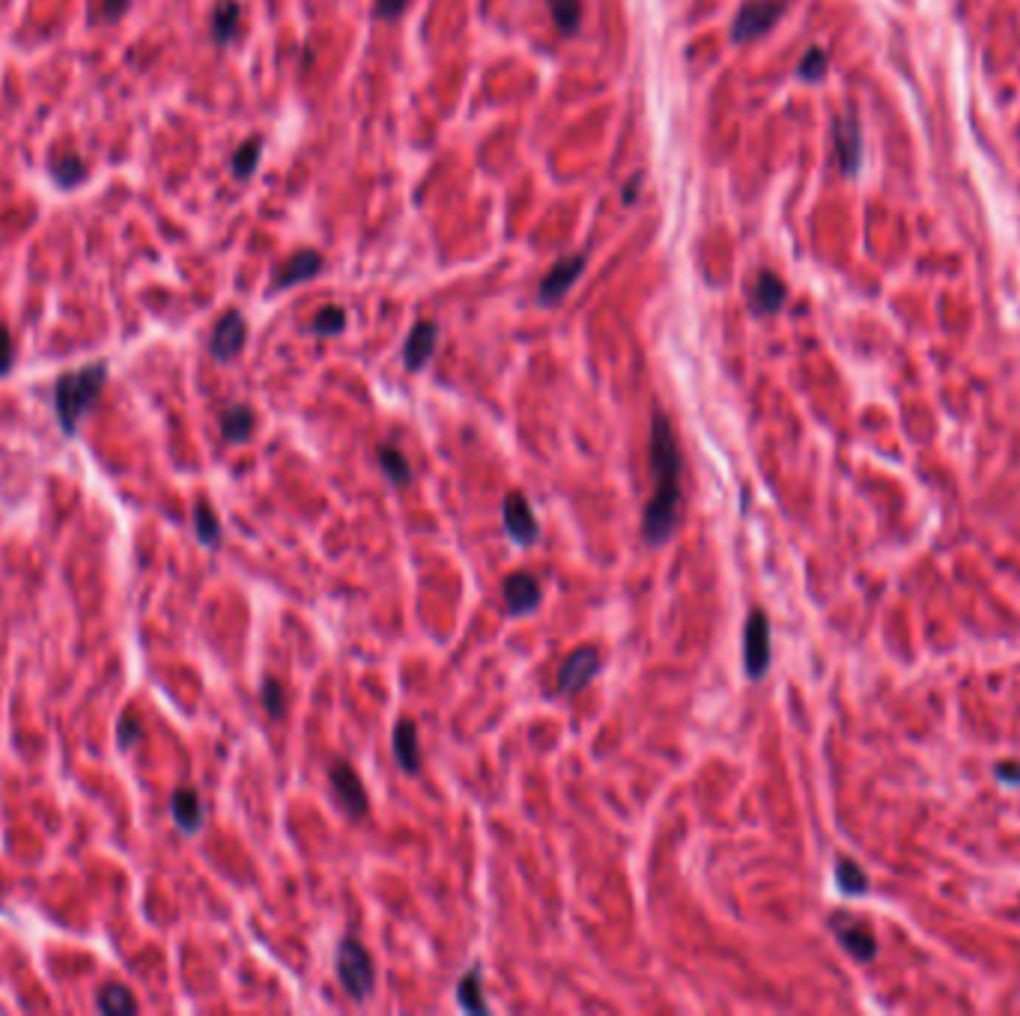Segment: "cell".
Instances as JSON below:
<instances>
[{
  "instance_id": "obj_1",
  "label": "cell",
  "mask_w": 1020,
  "mask_h": 1016,
  "mask_svg": "<svg viewBox=\"0 0 1020 1016\" xmlns=\"http://www.w3.org/2000/svg\"><path fill=\"white\" fill-rule=\"evenodd\" d=\"M650 471H654V495L645 504L642 513V537L648 546H662L671 540V534L678 528V507L683 489V456H680L678 438L671 430L669 418L662 412H654L650 418Z\"/></svg>"
},
{
  "instance_id": "obj_2",
  "label": "cell",
  "mask_w": 1020,
  "mask_h": 1016,
  "mask_svg": "<svg viewBox=\"0 0 1020 1016\" xmlns=\"http://www.w3.org/2000/svg\"><path fill=\"white\" fill-rule=\"evenodd\" d=\"M105 364H87L81 370L64 373V376L57 379V388H54V409H57V418H60V426H64L66 433H75V430H78L81 418L93 409V402H97V397L102 393V388H105Z\"/></svg>"
},
{
  "instance_id": "obj_3",
  "label": "cell",
  "mask_w": 1020,
  "mask_h": 1016,
  "mask_svg": "<svg viewBox=\"0 0 1020 1016\" xmlns=\"http://www.w3.org/2000/svg\"><path fill=\"white\" fill-rule=\"evenodd\" d=\"M338 978L343 990L350 993L352 1002H364L373 993L376 984V969H373V957L367 954L359 939H340L338 945Z\"/></svg>"
},
{
  "instance_id": "obj_4",
  "label": "cell",
  "mask_w": 1020,
  "mask_h": 1016,
  "mask_svg": "<svg viewBox=\"0 0 1020 1016\" xmlns=\"http://www.w3.org/2000/svg\"><path fill=\"white\" fill-rule=\"evenodd\" d=\"M829 931L836 933L841 948H845L857 963H872L874 957H877V951H881L872 924L865 922V918L850 915V912H832V915H829Z\"/></svg>"
},
{
  "instance_id": "obj_5",
  "label": "cell",
  "mask_w": 1020,
  "mask_h": 1016,
  "mask_svg": "<svg viewBox=\"0 0 1020 1016\" xmlns=\"http://www.w3.org/2000/svg\"><path fill=\"white\" fill-rule=\"evenodd\" d=\"M773 662V647H770V620L764 612H752L744 626V667L746 677L761 680L770 671Z\"/></svg>"
},
{
  "instance_id": "obj_6",
  "label": "cell",
  "mask_w": 1020,
  "mask_h": 1016,
  "mask_svg": "<svg viewBox=\"0 0 1020 1016\" xmlns=\"http://www.w3.org/2000/svg\"><path fill=\"white\" fill-rule=\"evenodd\" d=\"M782 12H785L782 0H746L740 12L734 15L732 39L734 43H752L782 19Z\"/></svg>"
},
{
  "instance_id": "obj_7",
  "label": "cell",
  "mask_w": 1020,
  "mask_h": 1016,
  "mask_svg": "<svg viewBox=\"0 0 1020 1016\" xmlns=\"http://www.w3.org/2000/svg\"><path fill=\"white\" fill-rule=\"evenodd\" d=\"M329 781H331V790H335V799H338L340 808H343L352 820H362V817L371 811L367 790H364L362 778H359V773L352 769L350 763L347 761L331 763Z\"/></svg>"
},
{
  "instance_id": "obj_8",
  "label": "cell",
  "mask_w": 1020,
  "mask_h": 1016,
  "mask_svg": "<svg viewBox=\"0 0 1020 1016\" xmlns=\"http://www.w3.org/2000/svg\"><path fill=\"white\" fill-rule=\"evenodd\" d=\"M597 674H600V653H597V647H576L574 653L564 659L562 667H558L555 692H558V695H576V692H582Z\"/></svg>"
},
{
  "instance_id": "obj_9",
  "label": "cell",
  "mask_w": 1020,
  "mask_h": 1016,
  "mask_svg": "<svg viewBox=\"0 0 1020 1016\" xmlns=\"http://www.w3.org/2000/svg\"><path fill=\"white\" fill-rule=\"evenodd\" d=\"M832 144H836V161L845 176H857L862 168V128L857 114H841L832 123Z\"/></svg>"
},
{
  "instance_id": "obj_10",
  "label": "cell",
  "mask_w": 1020,
  "mask_h": 1016,
  "mask_svg": "<svg viewBox=\"0 0 1020 1016\" xmlns=\"http://www.w3.org/2000/svg\"><path fill=\"white\" fill-rule=\"evenodd\" d=\"M501 522H505L510 540H517L520 546H532L541 537V525L534 520L532 504L525 501L522 492L505 495V501H501Z\"/></svg>"
},
{
  "instance_id": "obj_11",
  "label": "cell",
  "mask_w": 1020,
  "mask_h": 1016,
  "mask_svg": "<svg viewBox=\"0 0 1020 1016\" xmlns=\"http://www.w3.org/2000/svg\"><path fill=\"white\" fill-rule=\"evenodd\" d=\"M585 263H588V256L585 254H574V256H564L558 263L546 272V277L541 281V289H537V298H541V305H558L564 301V296L574 289V284L582 277Z\"/></svg>"
},
{
  "instance_id": "obj_12",
  "label": "cell",
  "mask_w": 1020,
  "mask_h": 1016,
  "mask_svg": "<svg viewBox=\"0 0 1020 1016\" xmlns=\"http://www.w3.org/2000/svg\"><path fill=\"white\" fill-rule=\"evenodd\" d=\"M501 593H505L508 612L517 617L534 612L543 600L541 582L534 579L532 572H510L508 579H505V584H501Z\"/></svg>"
},
{
  "instance_id": "obj_13",
  "label": "cell",
  "mask_w": 1020,
  "mask_h": 1016,
  "mask_svg": "<svg viewBox=\"0 0 1020 1016\" xmlns=\"http://www.w3.org/2000/svg\"><path fill=\"white\" fill-rule=\"evenodd\" d=\"M245 338H248V329H245V319L242 313H224L218 319V326L213 331V340H209V352H213L215 361H234L245 346Z\"/></svg>"
},
{
  "instance_id": "obj_14",
  "label": "cell",
  "mask_w": 1020,
  "mask_h": 1016,
  "mask_svg": "<svg viewBox=\"0 0 1020 1016\" xmlns=\"http://www.w3.org/2000/svg\"><path fill=\"white\" fill-rule=\"evenodd\" d=\"M785 284H782V277L773 275V272H758L755 284L749 286V308H752V313H758V317L779 313L782 305H785Z\"/></svg>"
},
{
  "instance_id": "obj_15",
  "label": "cell",
  "mask_w": 1020,
  "mask_h": 1016,
  "mask_svg": "<svg viewBox=\"0 0 1020 1016\" xmlns=\"http://www.w3.org/2000/svg\"><path fill=\"white\" fill-rule=\"evenodd\" d=\"M439 343V329L437 322H418L412 331H409V338L404 343V364L406 370H424L427 361L433 358V352H437Z\"/></svg>"
},
{
  "instance_id": "obj_16",
  "label": "cell",
  "mask_w": 1020,
  "mask_h": 1016,
  "mask_svg": "<svg viewBox=\"0 0 1020 1016\" xmlns=\"http://www.w3.org/2000/svg\"><path fill=\"white\" fill-rule=\"evenodd\" d=\"M392 749H394V761H397V766H400L404 773H409V775L421 773V742H418V728H415V721H409V719L397 721V728H394V737H392Z\"/></svg>"
},
{
  "instance_id": "obj_17",
  "label": "cell",
  "mask_w": 1020,
  "mask_h": 1016,
  "mask_svg": "<svg viewBox=\"0 0 1020 1016\" xmlns=\"http://www.w3.org/2000/svg\"><path fill=\"white\" fill-rule=\"evenodd\" d=\"M319 269H322V256H319L317 251H298V254L290 256L287 263L277 269L272 289L281 293V289H290V286L305 284V281L319 275Z\"/></svg>"
},
{
  "instance_id": "obj_18",
  "label": "cell",
  "mask_w": 1020,
  "mask_h": 1016,
  "mask_svg": "<svg viewBox=\"0 0 1020 1016\" xmlns=\"http://www.w3.org/2000/svg\"><path fill=\"white\" fill-rule=\"evenodd\" d=\"M170 814L185 835H194L203 826V802L194 787H180L170 796Z\"/></svg>"
},
{
  "instance_id": "obj_19",
  "label": "cell",
  "mask_w": 1020,
  "mask_h": 1016,
  "mask_svg": "<svg viewBox=\"0 0 1020 1016\" xmlns=\"http://www.w3.org/2000/svg\"><path fill=\"white\" fill-rule=\"evenodd\" d=\"M254 433V412L248 406H230L222 414V435L230 445H242Z\"/></svg>"
},
{
  "instance_id": "obj_20",
  "label": "cell",
  "mask_w": 1020,
  "mask_h": 1016,
  "mask_svg": "<svg viewBox=\"0 0 1020 1016\" xmlns=\"http://www.w3.org/2000/svg\"><path fill=\"white\" fill-rule=\"evenodd\" d=\"M836 886L848 898H862L869 891V877H865V870L853 858L839 856L836 858Z\"/></svg>"
},
{
  "instance_id": "obj_21",
  "label": "cell",
  "mask_w": 1020,
  "mask_h": 1016,
  "mask_svg": "<svg viewBox=\"0 0 1020 1016\" xmlns=\"http://www.w3.org/2000/svg\"><path fill=\"white\" fill-rule=\"evenodd\" d=\"M379 468H383V475L392 480V487H409V483H412V466H409V459L394 445L379 447Z\"/></svg>"
},
{
  "instance_id": "obj_22",
  "label": "cell",
  "mask_w": 1020,
  "mask_h": 1016,
  "mask_svg": "<svg viewBox=\"0 0 1020 1016\" xmlns=\"http://www.w3.org/2000/svg\"><path fill=\"white\" fill-rule=\"evenodd\" d=\"M553 24L562 36H574L579 22H582V0H546Z\"/></svg>"
},
{
  "instance_id": "obj_23",
  "label": "cell",
  "mask_w": 1020,
  "mask_h": 1016,
  "mask_svg": "<svg viewBox=\"0 0 1020 1016\" xmlns=\"http://www.w3.org/2000/svg\"><path fill=\"white\" fill-rule=\"evenodd\" d=\"M457 1005L466 1011V1014H489V1005L480 998V972L478 969H472L468 974H463L457 984Z\"/></svg>"
},
{
  "instance_id": "obj_24",
  "label": "cell",
  "mask_w": 1020,
  "mask_h": 1016,
  "mask_svg": "<svg viewBox=\"0 0 1020 1016\" xmlns=\"http://www.w3.org/2000/svg\"><path fill=\"white\" fill-rule=\"evenodd\" d=\"M239 31V3L236 0H222L213 15V36L218 45H227Z\"/></svg>"
},
{
  "instance_id": "obj_25",
  "label": "cell",
  "mask_w": 1020,
  "mask_h": 1016,
  "mask_svg": "<svg viewBox=\"0 0 1020 1016\" xmlns=\"http://www.w3.org/2000/svg\"><path fill=\"white\" fill-rule=\"evenodd\" d=\"M99 1011H102V1014H135V1011H138V1002H135V995L128 993L126 986L107 984L105 990L99 993Z\"/></svg>"
},
{
  "instance_id": "obj_26",
  "label": "cell",
  "mask_w": 1020,
  "mask_h": 1016,
  "mask_svg": "<svg viewBox=\"0 0 1020 1016\" xmlns=\"http://www.w3.org/2000/svg\"><path fill=\"white\" fill-rule=\"evenodd\" d=\"M194 528H197L203 546H218V540H222V525H218L213 507L206 501L194 504Z\"/></svg>"
},
{
  "instance_id": "obj_27",
  "label": "cell",
  "mask_w": 1020,
  "mask_h": 1016,
  "mask_svg": "<svg viewBox=\"0 0 1020 1016\" xmlns=\"http://www.w3.org/2000/svg\"><path fill=\"white\" fill-rule=\"evenodd\" d=\"M260 152H263V140H260V138L245 140L242 147L236 149L234 173L239 176V180H248V176L254 173L257 161H260Z\"/></svg>"
},
{
  "instance_id": "obj_28",
  "label": "cell",
  "mask_w": 1020,
  "mask_h": 1016,
  "mask_svg": "<svg viewBox=\"0 0 1020 1016\" xmlns=\"http://www.w3.org/2000/svg\"><path fill=\"white\" fill-rule=\"evenodd\" d=\"M347 326V310L338 308V305H329V308H322L314 319V331H317L319 338H335L340 334Z\"/></svg>"
},
{
  "instance_id": "obj_29",
  "label": "cell",
  "mask_w": 1020,
  "mask_h": 1016,
  "mask_svg": "<svg viewBox=\"0 0 1020 1016\" xmlns=\"http://www.w3.org/2000/svg\"><path fill=\"white\" fill-rule=\"evenodd\" d=\"M827 66L829 57L824 48H808V52L803 54V60H800L797 75L803 81H820V78L827 75Z\"/></svg>"
},
{
  "instance_id": "obj_30",
  "label": "cell",
  "mask_w": 1020,
  "mask_h": 1016,
  "mask_svg": "<svg viewBox=\"0 0 1020 1016\" xmlns=\"http://www.w3.org/2000/svg\"><path fill=\"white\" fill-rule=\"evenodd\" d=\"M54 170V180L60 182V185H78V182L87 176L84 161L78 159V156H64V159H57L52 164Z\"/></svg>"
},
{
  "instance_id": "obj_31",
  "label": "cell",
  "mask_w": 1020,
  "mask_h": 1016,
  "mask_svg": "<svg viewBox=\"0 0 1020 1016\" xmlns=\"http://www.w3.org/2000/svg\"><path fill=\"white\" fill-rule=\"evenodd\" d=\"M260 700H263V709H267L272 719H284V707H287V700H284V686L277 683V680L269 677L260 688Z\"/></svg>"
},
{
  "instance_id": "obj_32",
  "label": "cell",
  "mask_w": 1020,
  "mask_h": 1016,
  "mask_svg": "<svg viewBox=\"0 0 1020 1016\" xmlns=\"http://www.w3.org/2000/svg\"><path fill=\"white\" fill-rule=\"evenodd\" d=\"M120 745L123 749H132L135 742L140 740V721L135 716H126V719L120 721Z\"/></svg>"
},
{
  "instance_id": "obj_33",
  "label": "cell",
  "mask_w": 1020,
  "mask_h": 1016,
  "mask_svg": "<svg viewBox=\"0 0 1020 1016\" xmlns=\"http://www.w3.org/2000/svg\"><path fill=\"white\" fill-rule=\"evenodd\" d=\"M406 3H409V0H376V3H373V15H376V19H397V15L406 10Z\"/></svg>"
},
{
  "instance_id": "obj_34",
  "label": "cell",
  "mask_w": 1020,
  "mask_h": 1016,
  "mask_svg": "<svg viewBox=\"0 0 1020 1016\" xmlns=\"http://www.w3.org/2000/svg\"><path fill=\"white\" fill-rule=\"evenodd\" d=\"M994 775H997V781L1009 784V787H1020V763H997Z\"/></svg>"
},
{
  "instance_id": "obj_35",
  "label": "cell",
  "mask_w": 1020,
  "mask_h": 1016,
  "mask_svg": "<svg viewBox=\"0 0 1020 1016\" xmlns=\"http://www.w3.org/2000/svg\"><path fill=\"white\" fill-rule=\"evenodd\" d=\"M12 364V338L10 331L0 326V373L10 370Z\"/></svg>"
},
{
  "instance_id": "obj_36",
  "label": "cell",
  "mask_w": 1020,
  "mask_h": 1016,
  "mask_svg": "<svg viewBox=\"0 0 1020 1016\" xmlns=\"http://www.w3.org/2000/svg\"><path fill=\"white\" fill-rule=\"evenodd\" d=\"M123 10H126V0H105L107 15H120Z\"/></svg>"
}]
</instances>
